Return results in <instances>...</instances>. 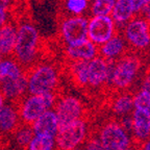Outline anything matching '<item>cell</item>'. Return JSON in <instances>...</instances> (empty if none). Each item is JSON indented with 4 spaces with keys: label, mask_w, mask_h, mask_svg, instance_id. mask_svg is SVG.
Wrapping results in <instances>:
<instances>
[{
    "label": "cell",
    "mask_w": 150,
    "mask_h": 150,
    "mask_svg": "<svg viewBox=\"0 0 150 150\" xmlns=\"http://www.w3.org/2000/svg\"><path fill=\"white\" fill-rule=\"evenodd\" d=\"M42 49L43 44L37 27L27 22L19 26L13 56L24 71L37 65Z\"/></svg>",
    "instance_id": "6da1fadb"
},
{
    "label": "cell",
    "mask_w": 150,
    "mask_h": 150,
    "mask_svg": "<svg viewBox=\"0 0 150 150\" xmlns=\"http://www.w3.org/2000/svg\"><path fill=\"white\" fill-rule=\"evenodd\" d=\"M140 66V61L134 55H123L116 62H108V74L105 84L117 90L127 89L134 82Z\"/></svg>",
    "instance_id": "7a4b0ae2"
},
{
    "label": "cell",
    "mask_w": 150,
    "mask_h": 150,
    "mask_svg": "<svg viewBox=\"0 0 150 150\" xmlns=\"http://www.w3.org/2000/svg\"><path fill=\"white\" fill-rule=\"evenodd\" d=\"M27 90L30 95H42L54 92L59 87V72L51 64H37L27 70Z\"/></svg>",
    "instance_id": "3957f363"
},
{
    "label": "cell",
    "mask_w": 150,
    "mask_h": 150,
    "mask_svg": "<svg viewBox=\"0 0 150 150\" xmlns=\"http://www.w3.org/2000/svg\"><path fill=\"white\" fill-rule=\"evenodd\" d=\"M97 138L105 150H126L134 144L130 134L115 120L106 122L100 128Z\"/></svg>",
    "instance_id": "277c9868"
},
{
    "label": "cell",
    "mask_w": 150,
    "mask_h": 150,
    "mask_svg": "<svg viewBox=\"0 0 150 150\" xmlns=\"http://www.w3.org/2000/svg\"><path fill=\"white\" fill-rule=\"evenodd\" d=\"M88 124L83 118L72 122L68 126L59 129L55 138V146L59 150H72L80 147L86 142Z\"/></svg>",
    "instance_id": "5b68a950"
},
{
    "label": "cell",
    "mask_w": 150,
    "mask_h": 150,
    "mask_svg": "<svg viewBox=\"0 0 150 150\" xmlns=\"http://www.w3.org/2000/svg\"><path fill=\"white\" fill-rule=\"evenodd\" d=\"M54 112L59 122V129H61L76 120L81 119L83 106L77 97L67 95L57 99L54 105Z\"/></svg>",
    "instance_id": "8992f818"
},
{
    "label": "cell",
    "mask_w": 150,
    "mask_h": 150,
    "mask_svg": "<svg viewBox=\"0 0 150 150\" xmlns=\"http://www.w3.org/2000/svg\"><path fill=\"white\" fill-rule=\"evenodd\" d=\"M116 33V24L110 16H93L88 20V40L101 46L112 39Z\"/></svg>",
    "instance_id": "52a82bcc"
},
{
    "label": "cell",
    "mask_w": 150,
    "mask_h": 150,
    "mask_svg": "<svg viewBox=\"0 0 150 150\" xmlns=\"http://www.w3.org/2000/svg\"><path fill=\"white\" fill-rule=\"evenodd\" d=\"M61 33L67 46H76L88 40V19L73 16L65 19L61 26Z\"/></svg>",
    "instance_id": "ba28073f"
},
{
    "label": "cell",
    "mask_w": 150,
    "mask_h": 150,
    "mask_svg": "<svg viewBox=\"0 0 150 150\" xmlns=\"http://www.w3.org/2000/svg\"><path fill=\"white\" fill-rule=\"evenodd\" d=\"M125 41L136 49L150 46V24L142 17H134L124 26Z\"/></svg>",
    "instance_id": "9c48e42d"
},
{
    "label": "cell",
    "mask_w": 150,
    "mask_h": 150,
    "mask_svg": "<svg viewBox=\"0 0 150 150\" xmlns=\"http://www.w3.org/2000/svg\"><path fill=\"white\" fill-rule=\"evenodd\" d=\"M46 110H49L44 95H29L23 99L18 108L19 116L23 124L31 125Z\"/></svg>",
    "instance_id": "30bf717a"
},
{
    "label": "cell",
    "mask_w": 150,
    "mask_h": 150,
    "mask_svg": "<svg viewBox=\"0 0 150 150\" xmlns=\"http://www.w3.org/2000/svg\"><path fill=\"white\" fill-rule=\"evenodd\" d=\"M131 115L132 130L131 136L137 145L150 138V114L140 110H134Z\"/></svg>",
    "instance_id": "8fae6325"
},
{
    "label": "cell",
    "mask_w": 150,
    "mask_h": 150,
    "mask_svg": "<svg viewBox=\"0 0 150 150\" xmlns=\"http://www.w3.org/2000/svg\"><path fill=\"white\" fill-rule=\"evenodd\" d=\"M108 74V62L101 56H96L88 64V86L99 88L105 84Z\"/></svg>",
    "instance_id": "7c38bea8"
},
{
    "label": "cell",
    "mask_w": 150,
    "mask_h": 150,
    "mask_svg": "<svg viewBox=\"0 0 150 150\" xmlns=\"http://www.w3.org/2000/svg\"><path fill=\"white\" fill-rule=\"evenodd\" d=\"M28 86L27 71H23L20 76L16 79H11L0 83V92L5 99L11 101L17 100L25 96V92Z\"/></svg>",
    "instance_id": "4fadbf2b"
},
{
    "label": "cell",
    "mask_w": 150,
    "mask_h": 150,
    "mask_svg": "<svg viewBox=\"0 0 150 150\" xmlns=\"http://www.w3.org/2000/svg\"><path fill=\"white\" fill-rule=\"evenodd\" d=\"M31 127L35 132V136H47L55 138L59 131V122L55 112L52 110H46L33 122Z\"/></svg>",
    "instance_id": "5bb4252c"
},
{
    "label": "cell",
    "mask_w": 150,
    "mask_h": 150,
    "mask_svg": "<svg viewBox=\"0 0 150 150\" xmlns=\"http://www.w3.org/2000/svg\"><path fill=\"white\" fill-rule=\"evenodd\" d=\"M65 53L69 61L90 62L98 56L99 50L98 46H96L91 41L86 40L83 43L76 46H67Z\"/></svg>",
    "instance_id": "9a60e30c"
},
{
    "label": "cell",
    "mask_w": 150,
    "mask_h": 150,
    "mask_svg": "<svg viewBox=\"0 0 150 150\" xmlns=\"http://www.w3.org/2000/svg\"><path fill=\"white\" fill-rule=\"evenodd\" d=\"M21 124L19 112L13 104H4L0 108V134H15Z\"/></svg>",
    "instance_id": "2e32d148"
},
{
    "label": "cell",
    "mask_w": 150,
    "mask_h": 150,
    "mask_svg": "<svg viewBox=\"0 0 150 150\" xmlns=\"http://www.w3.org/2000/svg\"><path fill=\"white\" fill-rule=\"evenodd\" d=\"M101 57L108 62H116L125 51V39L121 35H116L106 43L98 47Z\"/></svg>",
    "instance_id": "e0dca14e"
},
{
    "label": "cell",
    "mask_w": 150,
    "mask_h": 150,
    "mask_svg": "<svg viewBox=\"0 0 150 150\" xmlns=\"http://www.w3.org/2000/svg\"><path fill=\"white\" fill-rule=\"evenodd\" d=\"M134 9L131 0H116L114 8L110 14V18L117 26H124L134 16Z\"/></svg>",
    "instance_id": "ac0fdd59"
},
{
    "label": "cell",
    "mask_w": 150,
    "mask_h": 150,
    "mask_svg": "<svg viewBox=\"0 0 150 150\" xmlns=\"http://www.w3.org/2000/svg\"><path fill=\"white\" fill-rule=\"evenodd\" d=\"M16 26L12 23H5L0 28V55H13L17 40Z\"/></svg>",
    "instance_id": "d6986e66"
},
{
    "label": "cell",
    "mask_w": 150,
    "mask_h": 150,
    "mask_svg": "<svg viewBox=\"0 0 150 150\" xmlns=\"http://www.w3.org/2000/svg\"><path fill=\"white\" fill-rule=\"evenodd\" d=\"M88 64L83 61H69V73L77 87L88 86Z\"/></svg>",
    "instance_id": "ffe728a7"
},
{
    "label": "cell",
    "mask_w": 150,
    "mask_h": 150,
    "mask_svg": "<svg viewBox=\"0 0 150 150\" xmlns=\"http://www.w3.org/2000/svg\"><path fill=\"white\" fill-rule=\"evenodd\" d=\"M134 110V100L132 96L129 94L118 95L112 102V110L116 116L119 117L130 115Z\"/></svg>",
    "instance_id": "44dd1931"
},
{
    "label": "cell",
    "mask_w": 150,
    "mask_h": 150,
    "mask_svg": "<svg viewBox=\"0 0 150 150\" xmlns=\"http://www.w3.org/2000/svg\"><path fill=\"white\" fill-rule=\"evenodd\" d=\"M23 69L16 61L4 59L0 62V83L11 79H16L23 73Z\"/></svg>",
    "instance_id": "7402d4cb"
},
{
    "label": "cell",
    "mask_w": 150,
    "mask_h": 150,
    "mask_svg": "<svg viewBox=\"0 0 150 150\" xmlns=\"http://www.w3.org/2000/svg\"><path fill=\"white\" fill-rule=\"evenodd\" d=\"M33 137H35V132L31 125L23 124V123L15 132V141L20 149H26Z\"/></svg>",
    "instance_id": "603a6c76"
},
{
    "label": "cell",
    "mask_w": 150,
    "mask_h": 150,
    "mask_svg": "<svg viewBox=\"0 0 150 150\" xmlns=\"http://www.w3.org/2000/svg\"><path fill=\"white\" fill-rule=\"evenodd\" d=\"M54 138L47 136H35L28 145V150H54L55 148Z\"/></svg>",
    "instance_id": "cb8c5ba5"
},
{
    "label": "cell",
    "mask_w": 150,
    "mask_h": 150,
    "mask_svg": "<svg viewBox=\"0 0 150 150\" xmlns=\"http://www.w3.org/2000/svg\"><path fill=\"white\" fill-rule=\"evenodd\" d=\"M116 0H94L92 5L93 16H110Z\"/></svg>",
    "instance_id": "d4e9b609"
},
{
    "label": "cell",
    "mask_w": 150,
    "mask_h": 150,
    "mask_svg": "<svg viewBox=\"0 0 150 150\" xmlns=\"http://www.w3.org/2000/svg\"><path fill=\"white\" fill-rule=\"evenodd\" d=\"M132 100L134 110H144L150 114V92L140 90L132 96Z\"/></svg>",
    "instance_id": "484cf974"
},
{
    "label": "cell",
    "mask_w": 150,
    "mask_h": 150,
    "mask_svg": "<svg viewBox=\"0 0 150 150\" xmlns=\"http://www.w3.org/2000/svg\"><path fill=\"white\" fill-rule=\"evenodd\" d=\"M88 0H66V8L69 13L79 16L87 9Z\"/></svg>",
    "instance_id": "4316f807"
},
{
    "label": "cell",
    "mask_w": 150,
    "mask_h": 150,
    "mask_svg": "<svg viewBox=\"0 0 150 150\" xmlns=\"http://www.w3.org/2000/svg\"><path fill=\"white\" fill-rule=\"evenodd\" d=\"M83 150H105L101 145L100 141L97 137H91L88 141H86Z\"/></svg>",
    "instance_id": "83f0119b"
},
{
    "label": "cell",
    "mask_w": 150,
    "mask_h": 150,
    "mask_svg": "<svg viewBox=\"0 0 150 150\" xmlns=\"http://www.w3.org/2000/svg\"><path fill=\"white\" fill-rule=\"evenodd\" d=\"M119 124L121 125V127L126 131L127 134H131V130H132V119H131V115L123 116L120 119Z\"/></svg>",
    "instance_id": "f1b7e54d"
},
{
    "label": "cell",
    "mask_w": 150,
    "mask_h": 150,
    "mask_svg": "<svg viewBox=\"0 0 150 150\" xmlns=\"http://www.w3.org/2000/svg\"><path fill=\"white\" fill-rule=\"evenodd\" d=\"M132 2V5H134V13H140L142 9H143L144 6L150 3V0H131Z\"/></svg>",
    "instance_id": "f546056e"
},
{
    "label": "cell",
    "mask_w": 150,
    "mask_h": 150,
    "mask_svg": "<svg viewBox=\"0 0 150 150\" xmlns=\"http://www.w3.org/2000/svg\"><path fill=\"white\" fill-rule=\"evenodd\" d=\"M139 14H142V18L150 24V3H148L146 6H144L143 9Z\"/></svg>",
    "instance_id": "4dcf8cb0"
},
{
    "label": "cell",
    "mask_w": 150,
    "mask_h": 150,
    "mask_svg": "<svg viewBox=\"0 0 150 150\" xmlns=\"http://www.w3.org/2000/svg\"><path fill=\"white\" fill-rule=\"evenodd\" d=\"M141 90L150 92V74L146 75L145 78L143 79V82L141 84Z\"/></svg>",
    "instance_id": "1f68e13d"
},
{
    "label": "cell",
    "mask_w": 150,
    "mask_h": 150,
    "mask_svg": "<svg viewBox=\"0 0 150 150\" xmlns=\"http://www.w3.org/2000/svg\"><path fill=\"white\" fill-rule=\"evenodd\" d=\"M6 22V11L0 8V28L2 27Z\"/></svg>",
    "instance_id": "d6a6232c"
},
{
    "label": "cell",
    "mask_w": 150,
    "mask_h": 150,
    "mask_svg": "<svg viewBox=\"0 0 150 150\" xmlns=\"http://www.w3.org/2000/svg\"><path fill=\"white\" fill-rule=\"evenodd\" d=\"M12 2L13 0H0V8H3L5 11H7L11 7Z\"/></svg>",
    "instance_id": "836d02e7"
},
{
    "label": "cell",
    "mask_w": 150,
    "mask_h": 150,
    "mask_svg": "<svg viewBox=\"0 0 150 150\" xmlns=\"http://www.w3.org/2000/svg\"><path fill=\"white\" fill-rule=\"evenodd\" d=\"M139 150H150V138L144 141L143 143L139 144Z\"/></svg>",
    "instance_id": "e575fe53"
},
{
    "label": "cell",
    "mask_w": 150,
    "mask_h": 150,
    "mask_svg": "<svg viewBox=\"0 0 150 150\" xmlns=\"http://www.w3.org/2000/svg\"><path fill=\"white\" fill-rule=\"evenodd\" d=\"M4 101H5L4 96H3V95H2V93H1V92H0V108H1L3 105H4Z\"/></svg>",
    "instance_id": "d590c367"
},
{
    "label": "cell",
    "mask_w": 150,
    "mask_h": 150,
    "mask_svg": "<svg viewBox=\"0 0 150 150\" xmlns=\"http://www.w3.org/2000/svg\"><path fill=\"white\" fill-rule=\"evenodd\" d=\"M126 150H139V146L137 145V144H136V145H134V144H132V145H131L129 148H127Z\"/></svg>",
    "instance_id": "8d00e7d4"
},
{
    "label": "cell",
    "mask_w": 150,
    "mask_h": 150,
    "mask_svg": "<svg viewBox=\"0 0 150 150\" xmlns=\"http://www.w3.org/2000/svg\"><path fill=\"white\" fill-rule=\"evenodd\" d=\"M72 150H83L81 147H76V148H74V149H72Z\"/></svg>",
    "instance_id": "74e56055"
},
{
    "label": "cell",
    "mask_w": 150,
    "mask_h": 150,
    "mask_svg": "<svg viewBox=\"0 0 150 150\" xmlns=\"http://www.w3.org/2000/svg\"><path fill=\"white\" fill-rule=\"evenodd\" d=\"M1 59H2V56H1V55H0V62H1Z\"/></svg>",
    "instance_id": "f35d334b"
}]
</instances>
